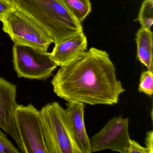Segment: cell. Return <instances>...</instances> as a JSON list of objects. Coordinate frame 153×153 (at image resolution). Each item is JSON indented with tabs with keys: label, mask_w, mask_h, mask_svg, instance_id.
Wrapping results in <instances>:
<instances>
[{
	"label": "cell",
	"mask_w": 153,
	"mask_h": 153,
	"mask_svg": "<svg viewBox=\"0 0 153 153\" xmlns=\"http://www.w3.org/2000/svg\"><path fill=\"white\" fill-rule=\"evenodd\" d=\"M53 92L67 102L113 105L125 90L105 51L90 48L62 66L51 81Z\"/></svg>",
	"instance_id": "obj_1"
},
{
	"label": "cell",
	"mask_w": 153,
	"mask_h": 153,
	"mask_svg": "<svg viewBox=\"0 0 153 153\" xmlns=\"http://www.w3.org/2000/svg\"><path fill=\"white\" fill-rule=\"evenodd\" d=\"M15 7L40 26L54 44L83 32L62 0H15Z\"/></svg>",
	"instance_id": "obj_2"
},
{
	"label": "cell",
	"mask_w": 153,
	"mask_h": 153,
	"mask_svg": "<svg viewBox=\"0 0 153 153\" xmlns=\"http://www.w3.org/2000/svg\"><path fill=\"white\" fill-rule=\"evenodd\" d=\"M40 111L48 153H82L74 138L66 109L54 102L47 104Z\"/></svg>",
	"instance_id": "obj_3"
},
{
	"label": "cell",
	"mask_w": 153,
	"mask_h": 153,
	"mask_svg": "<svg viewBox=\"0 0 153 153\" xmlns=\"http://www.w3.org/2000/svg\"><path fill=\"white\" fill-rule=\"evenodd\" d=\"M3 31L16 44L27 45L47 52L53 43L48 34L18 9H13L3 19Z\"/></svg>",
	"instance_id": "obj_4"
},
{
	"label": "cell",
	"mask_w": 153,
	"mask_h": 153,
	"mask_svg": "<svg viewBox=\"0 0 153 153\" xmlns=\"http://www.w3.org/2000/svg\"><path fill=\"white\" fill-rule=\"evenodd\" d=\"M12 54L14 68L19 78L45 81L58 66L51 53L31 46L14 44Z\"/></svg>",
	"instance_id": "obj_5"
},
{
	"label": "cell",
	"mask_w": 153,
	"mask_h": 153,
	"mask_svg": "<svg viewBox=\"0 0 153 153\" xmlns=\"http://www.w3.org/2000/svg\"><path fill=\"white\" fill-rule=\"evenodd\" d=\"M16 120L23 153H49L45 140L40 111L32 104L19 105Z\"/></svg>",
	"instance_id": "obj_6"
},
{
	"label": "cell",
	"mask_w": 153,
	"mask_h": 153,
	"mask_svg": "<svg viewBox=\"0 0 153 153\" xmlns=\"http://www.w3.org/2000/svg\"><path fill=\"white\" fill-rule=\"evenodd\" d=\"M129 119L114 117L90 139L92 152L105 149L126 153L129 143Z\"/></svg>",
	"instance_id": "obj_7"
},
{
	"label": "cell",
	"mask_w": 153,
	"mask_h": 153,
	"mask_svg": "<svg viewBox=\"0 0 153 153\" xmlns=\"http://www.w3.org/2000/svg\"><path fill=\"white\" fill-rule=\"evenodd\" d=\"M16 94V86L0 77V128L12 137L23 153L16 120V112L19 105Z\"/></svg>",
	"instance_id": "obj_8"
},
{
	"label": "cell",
	"mask_w": 153,
	"mask_h": 153,
	"mask_svg": "<svg viewBox=\"0 0 153 153\" xmlns=\"http://www.w3.org/2000/svg\"><path fill=\"white\" fill-rule=\"evenodd\" d=\"M87 39L83 32L55 44L51 56L59 66L69 64L87 50Z\"/></svg>",
	"instance_id": "obj_9"
},
{
	"label": "cell",
	"mask_w": 153,
	"mask_h": 153,
	"mask_svg": "<svg viewBox=\"0 0 153 153\" xmlns=\"http://www.w3.org/2000/svg\"><path fill=\"white\" fill-rule=\"evenodd\" d=\"M66 111L69 117L75 140L82 153H92L91 141L85 126V104L68 102Z\"/></svg>",
	"instance_id": "obj_10"
},
{
	"label": "cell",
	"mask_w": 153,
	"mask_h": 153,
	"mask_svg": "<svg viewBox=\"0 0 153 153\" xmlns=\"http://www.w3.org/2000/svg\"><path fill=\"white\" fill-rule=\"evenodd\" d=\"M153 34L150 29L141 27L136 33L137 58L147 70L153 71Z\"/></svg>",
	"instance_id": "obj_11"
},
{
	"label": "cell",
	"mask_w": 153,
	"mask_h": 153,
	"mask_svg": "<svg viewBox=\"0 0 153 153\" xmlns=\"http://www.w3.org/2000/svg\"><path fill=\"white\" fill-rule=\"evenodd\" d=\"M76 18L82 23L92 10L90 0H62Z\"/></svg>",
	"instance_id": "obj_12"
},
{
	"label": "cell",
	"mask_w": 153,
	"mask_h": 153,
	"mask_svg": "<svg viewBox=\"0 0 153 153\" xmlns=\"http://www.w3.org/2000/svg\"><path fill=\"white\" fill-rule=\"evenodd\" d=\"M135 21H138L141 27L150 29L153 24V0H144Z\"/></svg>",
	"instance_id": "obj_13"
},
{
	"label": "cell",
	"mask_w": 153,
	"mask_h": 153,
	"mask_svg": "<svg viewBox=\"0 0 153 153\" xmlns=\"http://www.w3.org/2000/svg\"><path fill=\"white\" fill-rule=\"evenodd\" d=\"M138 91L151 96L153 94V73L152 71H144L140 75Z\"/></svg>",
	"instance_id": "obj_14"
},
{
	"label": "cell",
	"mask_w": 153,
	"mask_h": 153,
	"mask_svg": "<svg viewBox=\"0 0 153 153\" xmlns=\"http://www.w3.org/2000/svg\"><path fill=\"white\" fill-rule=\"evenodd\" d=\"M18 149L13 145L0 128V153H19Z\"/></svg>",
	"instance_id": "obj_15"
},
{
	"label": "cell",
	"mask_w": 153,
	"mask_h": 153,
	"mask_svg": "<svg viewBox=\"0 0 153 153\" xmlns=\"http://www.w3.org/2000/svg\"><path fill=\"white\" fill-rule=\"evenodd\" d=\"M126 153H149L146 147L140 146L137 141L130 139Z\"/></svg>",
	"instance_id": "obj_16"
},
{
	"label": "cell",
	"mask_w": 153,
	"mask_h": 153,
	"mask_svg": "<svg viewBox=\"0 0 153 153\" xmlns=\"http://www.w3.org/2000/svg\"><path fill=\"white\" fill-rule=\"evenodd\" d=\"M13 9L11 5L3 0H0V21H2L5 16Z\"/></svg>",
	"instance_id": "obj_17"
},
{
	"label": "cell",
	"mask_w": 153,
	"mask_h": 153,
	"mask_svg": "<svg viewBox=\"0 0 153 153\" xmlns=\"http://www.w3.org/2000/svg\"><path fill=\"white\" fill-rule=\"evenodd\" d=\"M145 145L149 153H153V131H150L146 135Z\"/></svg>",
	"instance_id": "obj_18"
},
{
	"label": "cell",
	"mask_w": 153,
	"mask_h": 153,
	"mask_svg": "<svg viewBox=\"0 0 153 153\" xmlns=\"http://www.w3.org/2000/svg\"><path fill=\"white\" fill-rule=\"evenodd\" d=\"M8 3L11 5L14 8H16L15 7V0H3Z\"/></svg>",
	"instance_id": "obj_19"
}]
</instances>
